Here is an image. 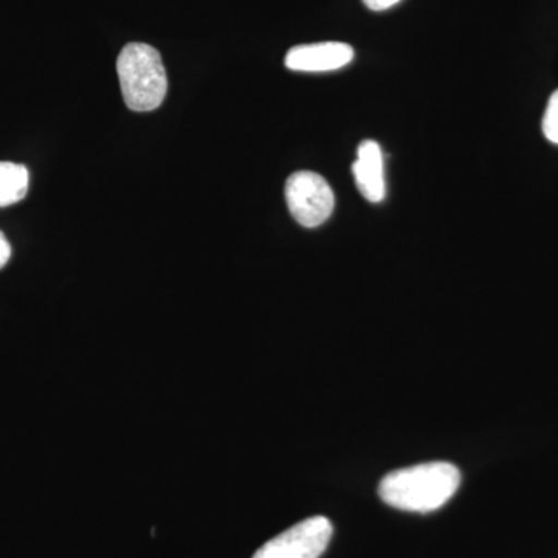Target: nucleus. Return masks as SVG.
I'll return each mask as SVG.
<instances>
[{
	"label": "nucleus",
	"instance_id": "1",
	"mask_svg": "<svg viewBox=\"0 0 558 558\" xmlns=\"http://www.w3.org/2000/svg\"><path fill=\"white\" fill-rule=\"evenodd\" d=\"M461 472L446 461L395 470L381 480V501L407 512L427 513L442 508L457 494Z\"/></svg>",
	"mask_w": 558,
	"mask_h": 558
},
{
	"label": "nucleus",
	"instance_id": "2",
	"mask_svg": "<svg viewBox=\"0 0 558 558\" xmlns=\"http://www.w3.org/2000/svg\"><path fill=\"white\" fill-rule=\"evenodd\" d=\"M117 73L124 102L135 112H150L167 97V70L159 51L148 44H128L117 60Z\"/></svg>",
	"mask_w": 558,
	"mask_h": 558
},
{
	"label": "nucleus",
	"instance_id": "3",
	"mask_svg": "<svg viewBox=\"0 0 558 558\" xmlns=\"http://www.w3.org/2000/svg\"><path fill=\"white\" fill-rule=\"evenodd\" d=\"M290 215L306 229L322 226L332 215L336 196L325 178L312 171L293 172L286 183Z\"/></svg>",
	"mask_w": 558,
	"mask_h": 558
},
{
	"label": "nucleus",
	"instance_id": "4",
	"mask_svg": "<svg viewBox=\"0 0 558 558\" xmlns=\"http://www.w3.org/2000/svg\"><path fill=\"white\" fill-rule=\"evenodd\" d=\"M330 537V521L312 517L260 546L253 558H319L328 548Z\"/></svg>",
	"mask_w": 558,
	"mask_h": 558
},
{
	"label": "nucleus",
	"instance_id": "5",
	"mask_svg": "<svg viewBox=\"0 0 558 558\" xmlns=\"http://www.w3.org/2000/svg\"><path fill=\"white\" fill-rule=\"evenodd\" d=\"M354 50L344 43H318L296 46L286 54V68L295 72H330L348 65Z\"/></svg>",
	"mask_w": 558,
	"mask_h": 558
},
{
	"label": "nucleus",
	"instance_id": "6",
	"mask_svg": "<svg viewBox=\"0 0 558 558\" xmlns=\"http://www.w3.org/2000/svg\"><path fill=\"white\" fill-rule=\"evenodd\" d=\"M352 174H354L355 185L366 201H384L385 193V172H384V153L379 143L374 140H365L360 143L357 149V159L352 165Z\"/></svg>",
	"mask_w": 558,
	"mask_h": 558
},
{
	"label": "nucleus",
	"instance_id": "7",
	"mask_svg": "<svg viewBox=\"0 0 558 558\" xmlns=\"http://www.w3.org/2000/svg\"><path fill=\"white\" fill-rule=\"evenodd\" d=\"M28 175L24 165L0 161V208L17 204L27 196Z\"/></svg>",
	"mask_w": 558,
	"mask_h": 558
},
{
	"label": "nucleus",
	"instance_id": "8",
	"mask_svg": "<svg viewBox=\"0 0 558 558\" xmlns=\"http://www.w3.org/2000/svg\"><path fill=\"white\" fill-rule=\"evenodd\" d=\"M543 134L550 143L558 145V90L550 97L543 119Z\"/></svg>",
	"mask_w": 558,
	"mask_h": 558
},
{
	"label": "nucleus",
	"instance_id": "9",
	"mask_svg": "<svg viewBox=\"0 0 558 558\" xmlns=\"http://www.w3.org/2000/svg\"><path fill=\"white\" fill-rule=\"evenodd\" d=\"M11 258V245L5 234L0 231V269L7 266Z\"/></svg>",
	"mask_w": 558,
	"mask_h": 558
},
{
	"label": "nucleus",
	"instance_id": "10",
	"mask_svg": "<svg viewBox=\"0 0 558 558\" xmlns=\"http://www.w3.org/2000/svg\"><path fill=\"white\" fill-rule=\"evenodd\" d=\"M400 0H363L366 7L373 11H385L398 5Z\"/></svg>",
	"mask_w": 558,
	"mask_h": 558
}]
</instances>
